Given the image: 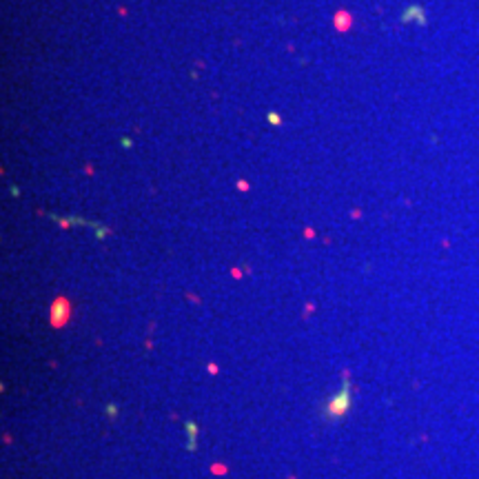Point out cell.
<instances>
[{
	"label": "cell",
	"mask_w": 479,
	"mask_h": 479,
	"mask_svg": "<svg viewBox=\"0 0 479 479\" xmlns=\"http://www.w3.org/2000/svg\"><path fill=\"white\" fill-rule=\"evenodd\" d=\"M333 25L340 34H346V31L350 29V25H353V16H350L348 11H338L333 18Z\"/></svg>",
	"instance_id": "2"
},
{
	"label": "cell",
	"mask_w": 479,
	"mask_h": 479,
	"mask_svg": "<svg viewBox=\"0 0 479 479\" xmlns=\"http://www.w3.org/2000/svg\"><path fill=\"white\" fill-rule=\"evenodd\" d=\"M238 187L242 189V191H246V189H249V182H244V180H240V182H238Z\"/></svg>",
	"instance_id": "5"
},
{
	"label": "cell",
	"mask_w": 479,
	"mask_h": 479,
	"mask_svg": "<svg viewBox=\"0 0 479 479\" xmlns=\"http://www.w3.org/2000/svg\"><path fill=\"white\" fill-rule=\"evenodd\" d=\"M269 120H271V125H282V122H279L277 113H271V116H269Z\"/></svg>",
	"instance_id": "4"
},
{
	"label": "cell",
	"mask_w": 479,
	"mask_h": 479,
	"mask_svg": "<svg viewBox=\"0 0 479 479\" xmlns=\"http://www.w3.org/2000/svg\"><path fill=\"white\" fill-rule=\"evenodd\" d=\"M67 313H69L67 300H56V304H54V324H65V322H67Z\"/></svg>",
	"instance_id": "3"
},
{
	"label": "cell",
	"mask_w": 479,
	"mask_h": 479,
	"mask_svg": "<svg viewBox=\"0 0 479 479\" xmlns=\"http://www.w3.org/2000/svg\"><path fill=\"white\" fill-rule=\"evenodd\" d=\"M346 411H348V386L342 388V393H340V397H335V400L329 404V415H331V417L344 415Z\"/></svg>",
	"instance_id": "1"
}]
</instances>
